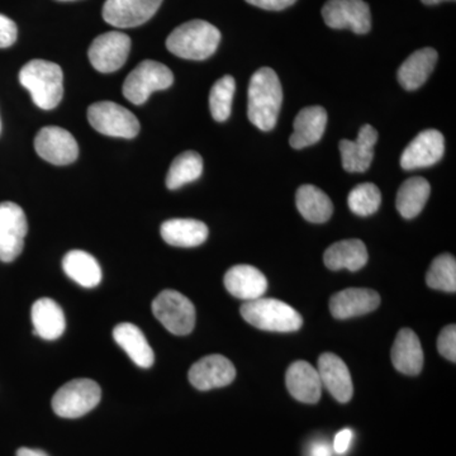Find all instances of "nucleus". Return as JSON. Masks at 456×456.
<instances>
[{
    "instance_id": "f257e3e1",
    "label": "nucleus",
    "mask_w": 456,
    "mask_h": 456,
    "mask_svg": "<svg viewBox=\"0 0 456 456\" xmlns=\"http://www.w3.org/2000/svg\"><path fill=\"white\" fill-rule=\"evenodd\" d=\"M248 117L254 126L264 132L277 126L283 90L277 73L270 68H261L251 77L248 90Z\"/></svg>"
},
{
    "instance_id": "f03ea898",
    "label": "nucleus",
    "mask_w": 456,
    "mask_h": 456,
    "mask_svg": "<svg viewBox=\"0 0 456 456\" xmlns=\"http://www.w3.org/2000/svg\"><path fill=\"white\" fill-rule=\"evenodd\" d=\"M20 82L31 93L33 103L44 110L59 106L64 95V74L55 62L31 60L20 69Z\"/></svg>"
},
{
    "instance_id": "7ed1b4c3",
    "label": "nucleus",
    "mask_w": 456,
    "mask_h": 456,
    "mask_svg": "<svg viewBox=\"0 0 456 456\" xmlns=\"http://www.w3.org/2000/svg\"><path fill=\"white\" fill-rule=\"evenodd\" d=\"M221 42V32L217 27L202 20H189L176 27L167 40V50L182 59H208L217 50Z\"/></svg>"
},
{
    "instance_id": "20e7f679",
    "label": "nucleus",
    "mask_w": 456,
    "mask_h": 456,
    "mask_svg": "<svg viewBox=\"0 0 456 456\" xmlns=\"http://www.w3.org/2000/svg\"><path fill=\"white\" fill-rule=\"evenodd\" d=\"M241 316L248 325L272 332H296L301 329V314L287 303L272 298H257L246 302Z\"/></svg>"
},
{
    "instance_id": "39448f33",
    "label": "nucleus",
    "mask_w": 456,
    "mask_h": 456,
    "mask_svg": "<svg viewBox=\"0 0 456 456\" xmlns=\"http://www.w3.org/2000/svg\"><path fill=\"white\" fill-rule=\"evenodd\" d=\"M102 391L92 379H74L64 384L53 398V410L62 419H79L94 410L101 402Z\"/></svg>"
},
{
    "instance_id": "423d86ee",
    "label": "nucleus",
    "mask_w": 456,
    "mask_h": 456,
    "mask_svg": "<svg viewBox=\"0 0 456 456\" xmlns=\"http://www.w3.org/2000/svg\"><path fill=\"white\" fill-rule=\"evenodd\" d=\"M173 83L174 75L167 66L154 60H145L128 75L122 92L127 101L141 106L152 93L170 88Z\"/></svg>"
},
{
    "instance_id": "0eeeda50",
    "label": "nucleus",
    "mask_w": 456,
    "mask_h": 456,
    "mask_svg": "<svg viewBox=\"0 0 456 456\" xmlns=\"http://www.w3.org/2000/svg\"><path fill=\"white\" fill-rule=\"evenodd\" d=\"M154 316L173 335L191 334L196 326V307L175 290H163L152 302Z\"/></svg>"
},
{
    "instance_id": "6e6552de",
    "label": "nucleus",
    "mask_w": 456,
    "mask_h": 456,
    "mask_svg": "<svg viewBox=\"0 0 456 456\" xmlns=\"http://www.w3.org/2000/svg\"><path fill=\"white\" fill-rule=\"evenodd\" d=\"M92 127L99 134L121 139H134L140 132V122L127 108L114 102H98L88 110Z\"/></svg>"
},
{
    "instance_id": "1a4fd4ad",
    "label": "nucleus",
    "mask_w": 456,
    "mask_h": 456,
    "mask_svg": "<svg viewBox=\"0 0 456 456\" xmlns=\"http://www.w3.org/2000/svg\"><path fill=\"white\" fill-rule=\"evenodd\" d=\"M27 232L25 211L13 202L0 203V261L12 263L20 256Z\"/></svg>"
},
{
    "instance_id": "9d476101",
    "label": "nucleus",
    "mask_w": 456,
    "mask_h": 456,
    "mask_svg": "<svg viewBox=\"0 0 456 456\" xmlns=\"http://www.w3.org/2000/svg\"><path fill=\"white\" fill-rule=\"evenodd\" d=\"M130 50V36L116 31L103 33L90 45V64L99 73H114L126 64Z\"/></svg>"
},
{
    "instance_id": "9b49d317",
    "label": "nucleus",
    "mask_w": 456,
    "mask_h": 456,
    "mask_svg": "<svg viewBox=\"0 0 456 456\" xmlns=\"http://www.w3.org/2000/svg\"><path fill=\"white\" fill-rule=\"evenodd\" d=\"M322 17L330 28L350 29L356 35H365L371 28L370 8L364 0H329Z\"/></svg>"
},
{
    "instance_id": "f8f14e48",
    "label": "nucleus",
    "mask_w": 456,
    "mask_h": 456,
    "mask_svg": "<svg viewBox=\"0 0 456 456\" xmlns=\"http://www.w3.org/2000/svg\"><path fill=\"white\" fill-rule=\"evenodd\" d=\"M35 149L40 158L53 165L73 164L79 156V146L73 134L55 126L38 131Z\"/></svg>"
},
{
    "instance_id": "ddd939ff",
    "label": "nucleus",
    "mask_w": 456,
    "mask_h": 456,
    "mask_svg": "<svg viewBox=\"0 0 456 456\" xmlns=\"http://www.w3.org/2000/svg\"><path fill=\"white\" fill-rule=\"evenodd\" d=\"M163 0H107L103 18L108 25L117 28H132L154 17Z\"/></svg>"
},
{
    "instance_id": "4468645a",
    "label": "nucleus",
    "mask_w": 456,
    "mask_h": 456,
    "mask_svg": "<svg viewBox=\"0 0 456 456\" xmlns=\"http://www.w3.org/2000/svg\"><path fill=\"white\" fill-rule=\"evenodd\" d=\"M445 151V139L437 130H425L411 141L401 156L404 170L422 169L439 163Z\"/></svg>"
},
{
    "instance_id": "2eb2a0df",
    "label": "nucleus",
    "mask_w": 456,
    "mask_h": 456,
    "mask_svg": "<svg viewBox=\"0 0 456 456\" xmlns=\"http://www.w3.org/2000/svg\"><path fill=\"white\" fill-rule=\"evenodd\" d=\"M189 382L200 391L222 388L235 380V365L220 354L204 356L189 370Z\"/></svg>"
},
{
    "instance_id": "dca6fc26",
    "label": "nucleus",
    "mask_w": 456,
    "mask_h": 456,
    "mask_svg": "<svg viewBox=\"0 0 456 456\" xmlns=\"http://www.w3.org/2000/svg\"><path fill=\"white\" fill-rule=\"evenodd\" d=\"M378 141V131L373 126L364 125L360 128L355 141L341 140L340 152L342 167L347 173H365L374 158V146Z\"/></svg>"
},
{
    "instance_id": "f3484780",
    "label": "nucleus",
    "mask_w": 456,
    "mask_h": 456,
    "mask_svg": "<svg viewBox=\"0 0 456 456\" xmlns=\"http://www.w3.org/2000/svg\"><path fill=\"white\" fill-rule=\"evenodd\" d=\"M317 371L322 387L331 393L336 401L347 403L353 398V380L344 360L332 353L322 354L318 358Z\"/></svg>"
},
{
    "instance_id": "a211bd4d",
    "label": "nucleus",
    "mask_w": 456,
    "mask_h": 456,
    "mask_svg": "<svg viewBox=\"0 0 456 456\" xmlns=\"http://www.w3.org/2000/svg\"><path fill=\"white\" fill-rule=\"evenodd\" d=\"M380 305V296L373 289L349 288L336 293L330 299V311L338 320L359 317L377 310Z\"/></svg>"
},
{
    "instance_id": "6ab92c4d",
    "label": "nucleus",
    "mask_w": 456,
    "mask_h": 456,
    "mask_svg": "<svg viewBox=\"0 0 456 456\" xmlns=\"http://www.w3.org/2000/svg\"><path fill=\"white\" fill-rule=\"evenodd\" d=\"M288 391L303 403H317L322 395V383L317 369L307 362H296L285 375Z\"/></svg>"
},
{
    "instance_id": "aec40b11",
    "label": "nucleus",
    "mask_w": 456,
    "mask_h": 456,
    "mask_svg": "<svg viewBox=\"0 0 456 456\" xmlns=\"http://www.w3.org/2000/svg\"><path fill=\"white\" fill-rule=\"evenodd\" d=\"M224 287L236 298L254 301L268 289V281L259 269L251 265L232 266L224 275Z\"/></svg>"
},
{
    "instance_id": "412c9836",
    "label": "nucleus",
    "mask_w": 456,
    "mask_h": 456,
    "mask_svg": "<svg viewBox=\"0 0 456 456\" xmlns=\"http://www.w3.org/2000/svg\"><path fill=\"white\" fill-rule=\"evenodd\" d=\"M294 132L289 143L293 149L301 150L314 145L322 139L327 126V112L320 106L305 107L294 119Z\"/></svg>"
},
{
    "instance_id": "4be33fe9",
    "label": "nucleus",
    "mask_w": 456,
    "mask_h": 456,
    "mask_svg": "<svg viewBox=\"0 0 456 456\" xmlns=\"http://www.w3.org/2000/svg\"><path fill=\"white\" fill-rule=\"evenodd\" d=\"M391 358L393 365L398 371L406 375L421 373L424 367V351L419 336L411 329L398 332L393 344Z\"/></svg>"
},
{
    "instance_id": "5701e85b",
    "label": "nucleus",
    "mask_w": 456,
    "mask_h": 456,
    "mask_svg": "<svg viewBox=\"0 0 456 456\" xmlns=\"http://www.w3.org/2000/svg\"><path fill=\"white\" fill-rule=\"evenodd\" d=\"M113 338L137 367L145 369L152 367L155 354L139 327L134 323H119L114 327Z\"/></svg>"
},
{
    "instance_id": "b1692460",
    "label": "nucleus",
    "mask_w": 456,
    "mask_h": 456,
    "mask_svg": "<svg viewBox=\"0 0 456 456\" xmlns=\"http://www.w3.org/2000/svg\"><path fill=\"white\" fill-rule=\"evenodd\" d=\"M31 318L35 335L44 340L53 341L64 335L66 320L64 311L53 299L41 298L33 303Z\"/></svg>"
},
{
    "instance_id": "393cba45",
    "label": "nucleus",
    "mask_w": 456,
    "mask_h": 456,
    "mask_svg": "<svg viewBox=\"0 0 456 456\" xmlns=\"http://www.w3.org/2000/svg\"><path fill=\"white\" fill-rule=\"evenodd\" d=\"M437 59L436 50L431 47L415 51L399 66L398 83L406 90L419 89L434 71Z\"/></svg>"
},
{
    "instance_id": "a878e982",
    "label": "nucleus",
    "mask_w": 456,
    "mask_h": 456,
    "mask_svg": "<svg viewBox=\"0 0 456 456\" xmlns=\"http://www.w3.org/2000/svg\"><path fill=\"white\" fill-rule=\"evenodd\" d=\"M160 231L164 241L176 248H196L208 239V227L206 224L191 218L165 221Z\"/></svg>"
},
{
    "instance_id": "bb28decb",
    "label": "nucleus",
    "mask_w": 456,
    "mask_h": 456,
    "mask_svg": "<svg viewBox=\"0 0 456 456\" xmlns=\"http://www.w3.org/2000/svg\"><path fill=\"white\" fill-rule=\"evenodd\" d=\"M325 265L330 270L347 269L358 272L368 263V250L360 240H344L330 246L323 255Z\"/></svg>"
},
{
    "instance_id": "cd10ccee",
    "label": "nucleus",
    "mask_w": 456,
    "mask_h": 456,
    "mask_svg": "<svg viewBox=\"0 0 456 456\" xmlns=\"http://www.w3.org/2000/svg\"><path fill=\"white\" fill-rule=\"evenodd\" d=\"M62 269L75 283L94 288L102 281V269L97 259L86 251H69L62 260Z\"/></svg>"
},
{
    "instance_id": "c85d7f7f",
    "label": "nucleus",
    "mask_w": 456,
    "mask_h": 456,
    "mask_svg": "<svg viewBox=\"0 0 456 456\" xmlns=\"http://www.w3.org/2000/svg\"><path fill=\"white\" fill-rule=\"evenodd\" d=\"M297 208L305 220L312 224H323L331 218L334 212L331 200L320 188L305 184L297 191Z\"/></svg>"
},
{
    "instance_id": "c756f323",
    "label": "nucleus",
    "mask_w": 456,
    "mask_h": 456,
    "mask_svg": "<svg viewBox=\"0 0 456 456\" xmlns=\"http://www.w3.org/2000/svg\"><path fill=\"white\" fill-rule=\"evenodd\" d=\"M430 183L421 176L407 179L398 189L395 206L399 215L406 220L415 218L421 213L430 197Z\"/></svg>"
},
{
    "instance_id": "7c9ffc66",
    "label": "nucleus",
    "mask_w": 456,
    "mask_h": 456,
    "mask_svg": "<svg viewBox=\"0 0 456 456\" xmlns=\"http://www.w3.org/2000/svg\"><path fill=\"white\" fill-rule=\"evenodd\" d=\"M203 173L202 156L196 151H185L174 159L167 175V187L170 191L196 182Z\"/></svg>"
},
{
    "instance_id": "2f4dec72",
    "label": "nucleus",
    "mask_w": 456,
    "mask_h": 456,
    "mask_svg": "<svg viewBox=\"0 0 456 456\" xmlns=\"http://www.w3.org/2000/svg\"><path fill=\"white\" fill-rule=\"evenodd\" d=\"M235 92L236 82L231 75L221 77L212 86L209 93V110L215 121L224 122L230 118Z\"/></svg>"
},
{
    "instance_id": "473e14b6",
    "label": "nucleus",
    "mask_w": 456,
    "mask_h": 456,
    "mask_svg": "<svg viewBox=\"0 0 456 456\" xmlns=\"http://www.w3.org/2000/svg\"><path fill=\"white\" fill-rule=\"evenodd\" d=\"M426 283L432 289L443 290V292H456V260L452 255H439L432 261Z\"/></svg>"
},
{
    "instance_id": "72a5a7b5",
    "label": "nucleus",
    "mask_w": 456,
    "mask_h": 456,
    "mask_svg": "<svg viewBox=\"0 0 456 456\" xmlns=\"http://www.w3.org/2000/svg\"><path fill=\"white\" fill-rule=\"evenodd\" d=\"M380 203H382V193L373 183L356 185L347 197V204L351 211L362 217L374 215L379 209Z\"/></svg>"
},
{
    "instance_id": "f704fd0d",
    "label": "nucleus",
    "mask_w": 456,
    "mask_h": 456,
    "mask_svg": "<svg viewBox=\"0 0 456 456\" xmlns=\"http://www.w3.org/2000/svg\"><path fill=\"white\" fill-rule=\"evenodd\" d=\"M437 350L444 358L450 362H456V327L455 325L446 326L440 332L437 338Z\"/></svg>"
},
{
    "instance_id": "c9c22d12",
    "label": "nucleus",
    "mask_w": 456,
    "mask_h": 456,
    "mask_svg": "<svg viewBox=\"0 0 456 456\" xmlns=\"http://www.w3.org/2000/svg\"><path fill=\"white\" fill-rule=\"evenodd\" d=\"M18 28L11 18L0 14V49H7L17 41Z\"/></svg>"
},
{
    "instance_id": "e433bc0d",
    "label": "nucleus",
    "mask_w": 456,
    "mask_h": 456,
    "mask_svg": "<svg viewBox=\"0 0 456 456\" xmlns=\"http://www.w3.org/2000/svg\"><path fill=\"white\" fill-rule=\"evenodd\" d=\"M246 2L255 7L265 9V11H283V9L293 5L297 0H246Z\"/></svg>"
},
{
    "instance_id": "4c0bfd02",
    "label": "nucleus",
    "mask_w": 456,
    "mask_h": 456,
    "mask_svg": "<svg viewBox=\"0 0 456 456\" xmlns=\"http://www.w3.org/2000/svg\"><path fill=\"white\" fill-rule=\"evenodd\" d=\"M353 431L350 430V428H345V430H342L338 432V435H336L335 440H334V450L338 454H345V452L349 450L351 445V441H353Z\"/></svg>"
},
{
    "instance_id": "58836bf2",
    "label": "nucleus",
    "mask_w": 456,
    "mask_h": 456,
    "mask_svg": "<svg viewBox=\"0 0 456 456\" xmlns=\"http://www.w3.org/2000/svg\"><path fill=\"white\" fill-rule=\"evenodd\" d=\"M308 456H332V450L329 444L323 443V441H316V443L311 444L310 449H308Z\"/></svg>"
},
{
    "instance_id": "ea45409f",
    "label": "nucleus",
    "mask_w": 456,
    "mask_h": 456,
    "mask_svg": "<svg viewBox=\"0 0 456 456\" xmlns=\"http://www.w3.org/2000/svg\"><path fill=\"white\" fill-rule=\"evenodd\" d=\"M17 456H49L46 452L38 449L20 448L17 452Z\"/></svg>"
},
{
    "instance_id": "a19ab883",
    "label": "nucleus",
    "mask_w": 456,
    "mask_h": 456,
    "mask_svg": "<svg viewBox=\"0 0 456 456\" xmlns=\"http://www.w3.org/2000/svg\"><path fill=\"white\" fill-rule=\"evenodd\" d=\"M421 2L426 5H435L443 2H455V0H421Z\"/></svg>"
},
{
    "instance_id": "79ce46f5",
    "label": "nucleus",
    "mask_w": 456,
    "mask_h": 456,
    "mask_svg": "<svg viewBox=\"0 0 456 456\" xmlns=\"http://www.w3.org/2000/svg\"><path fill=\"white\" fill-rule=\"evenodd\" d=\"M0 132H2V122H0Z\"/></svg>"
}]
</instances>
